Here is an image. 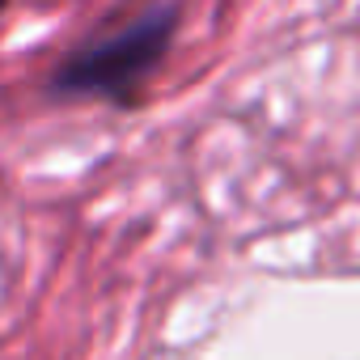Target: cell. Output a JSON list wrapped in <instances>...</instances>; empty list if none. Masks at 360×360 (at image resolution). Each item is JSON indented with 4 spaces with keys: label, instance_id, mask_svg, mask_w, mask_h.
Wrapping results in <instances>:
<instances>
[{
    "label": "cell",
    "instance_id": "7a4b0ae2",
    "mask_svg": "<svg viewBox=\"0 0 360 360\" xmlns=\"http://www.w3.org/2000/svg\"><path fill=\"white\" fill-rule=\"evenodd\" d=\"M5 5H9V0H0V9H5Z\"/></svg>",
    "mask_w": 360,
    "mask_h": 360
},
{
    "label": "cell",
    "instance_id": "6da1fadb",
    "mask_svg": "<svg viewBox=\"0 0 360 360\" xmlns=\"http://www.w3.org/2000/svg\"><path fill=\"white\" fill-rule=\"evenodd\" d=\"M178 5H153L140 18L81 43L72 56L60 60L51 72L56 98H102L115 106H131L148 77L165 64L174 34H178Z\"/></svg>",
    "mask_w": 360,
    "mask_h": 360
}]
</instances>
